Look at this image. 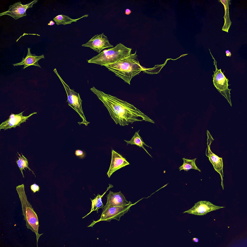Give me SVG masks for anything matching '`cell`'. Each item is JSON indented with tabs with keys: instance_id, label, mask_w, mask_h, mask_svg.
Wrapping results in <instances>:
<instances>
[{
	"instance_id": "1",
	"label": "cell",
	"mask_w": 247,
	"mask_h": 247,
	"mask_svg": "<svg viewBox=\"0 0 247 247\" xmlns=\"http://www.w3.org/2000/svg\"><path fill=\"white\" fill-rule=\"evenodd\" d=\"M90 90L102 102L117 124L124 126L136 121L144 120L154 123L133 105L117 97L106 94L94 87Z\"/></svg>"
},
{
	"instance_id": "2",
	"label": "cell",
	"mask_w": 247,
	"mask_h": 247,
	"mask_svg": "<svg viewBox=\"0 0 247 247\" xmlns=\"http://www.w3.org/2000/svg\"><path fill=\"white\" fill-rule=\"evenodd\" d=\"M104 66L130 85L132 78L144 69L139 63L136 51L128 56Z\"/></svg>"
},
{
	"instance_id": "3",
	"label": "cell",
	"mask_w": 247,
	"mask_h": 247,
	"mask_svg": "<svg viewBox=\"0 0 247 247\" xmlns=\"http://www.w3.org/2000/svg\"><path fill=\"white\" fill-rule=\"evenodd\" d=\"M132 50L119 43L114 47L103 50L88 62L104 66L128 56L131 54Z\"/></svg>"
},
{
	"instance_id": "4",
	"label": "cell",
	"mask_w": 247,
	"mask_h": 247,
	"mask_svg": "<svg viewBox=\"0 0 247 247\" xmlns=\"http://www.w3.org/2000/svg\"><path fill=\"white\" fill-rule=\"evenodd\" d=\"M16 189L21 203L23 214L24 219L26 221V225L27 228L30 229L35 233L38 247L39 239L43 233L39 234L38 233L39 225L37 215L27 200L24 184L19 185L16 187Z\"/></svg>"
},
{
	"instance_id": "5",
	"label": "cell",
	"mask_w": 247,
	"mask_h": 247,
	"mask_svg": "<svg viewBox=\"0 0 247 247\" xmlns=\"http://www.w3.org/2000/svg\"><path fill=\"white\" fill-rule=\"evenodd\" d=\"M54 71L60 79L65 88L67 94L68 99L67 101L68 105L73 109L80 115L82 120L81 124H84L87 126L89 122H87L84 116L82 107V101L79 94L75 92L73 90L71 89L69 86L64 82L57 72L55 69Z\"/></svg>"
},
{
	"instance_id": "6",
	"label": "cell",
	"mask_w": 247,
	"mask_h": 247,
	"mask_svg": "<svg viewBox=\"0 0 247 247\" xmlns=\"http://www.w3.org/2000/svg\"><path fill=\"white\" fill-rule=\"evenodd\" d=\"M210 53L214 60V62L215 68V71H213L214 75H212L214 85L219 92L227 100L231 106L230 91L231 89L228 88V82L229 80L227 79L222 73L221 69H218L217 66L216 62Z\"/></svg>"
},
{
	"instance_id": "7",
	"label": "cell",
	"mask_w": 247,
	"mask_h": 247,
	"mask_svg": "<svg viewBox=\"0 0 247 247\" xmlns=\"http://www.w3.org/2000/svg\"><path fill=\"white\" fill-rule=\"evenodd\" d=\"M133 205L131 204L122 206H109L102 208L103 211L100 219L96 221H94L88 227H93L96 223L101 221L110 222L113 219L119 221L121 217L127 212Z\"/></svg>"
},
{
	"instance_id": "8",
	"label": "cell",
	"mask_w": 247,
	"mask_h": 247,
	"mask_svg": "<svg viewBox=\"0 0 247 247\" xmlns=\"http://www.w3.org/2000/svg\"><path fill=\"white\" fill-rule=\"evenodd\" d=\"M82 46L89 47L99 53L104 48L113 47L103 33L95 35Z\"/></svg>"
},
{
	"instance_id": "9",
	"label": "cell",
	"mask_w": 247,
	"mask_h": 247,
	"mask_svg": "<svg viewBox=\"0 0 247 247\" xmlns=\"http://www.w3.org/2000/svg\"><path fill=\"white\" fill-rule=\"evenodd\" d=\"M38 1L34 0L26 4H22L21 2H17L9 6L7 11L1 13L0 16L5 15L10 16L15 20H17L27 15L26 10L32 7L33 5Z\"/></svg>"
},
{
	"instance_id": "10",
	"label": "cell",
	"mask_w": 247,
	"mask_h": 247,
	"mask_svg": "<svg viewBox=\"0 0 247 247\" xmlns=\"http://www.w3.org/2000/svg\"><path fill=\"white\" fill-rule=\"evenodd\" d=\"M224 207H225L215 206L209 201H200L195 204L192 208L183 213H186L195 215H203L210 212Z\"/></svg>"
},
{
	"instance_id": "11",
	"label": "cell",
	"mask_w": 247,
	"mask_h": 247,
	"mask_svg": "<svg viewBox=\"0 0 247 247\" xmlns=\"http://www.w3.org/2000/svg\"><path fill=\"white\" fill-rule=\"evenodd\" d=\"M24 111L16 114L12 113L8 118L0 124V129H4L5 130L12 128H15L17 126H20L21 124L26 122L27 120H28V118L30 116L37 113L34 112L28 116H23L22 114Z\"/></svg>"
},
{
	"instance_id": "12",
	"label": "cell",
	"mask_w": 247,
	"mask_h": 247,
	"mask_svg": "<svg viewBox=\"0 0 247 247\" xmlns=\"http://www.w3.org/2000/svg\"><path fill=\"white\" fill-rule=\"evenodd\" d=\"M107 201L106 205L102 208L109 206H122L132 204L130 201H127L120 191L114 192L110 191L107 196Z\"/></svg>"
},
{
	"instance_id": "13",
	"label": "cell",
	"mask_w": 247,
	"mask_h": 247,
	"mask_svg": "<svg viewBox=\"0 0 247 247\" xmlns=\"http://www.w3.org/2000/svg\"><path fill=\"white\" fill-rule=\"evenodd\" d=\"M129 164L130 163L121 155L112 150L111 164L107 173L108 177L110 178L116 171Z\"/></svg>"
},
{
	"instance_id": "14",
	"label": "cell",
	"mask_w": 247,
	"mask_h": 247,
	"mask_svg": "<svg viewBox=\"0 0 247 247\" xmlns=\"http://www.w3.org/2000/svg\"><path fill=\"white\" fill-rule=\"evenodd\" d=\"M206 155L208 157L210 161L212 164L215 170L220 174L221 180V185L223 189V165L222 158L219 157L213 153L211 151L210 147L208 146L206 150Z\"/></svg>"
},
{
	"instance_id": "15",
	"label": "cell",
	"mask_w": 247,
	"mask_h": 247,
	"mask_svg": "<svg viewBox=\"0 0 247 247\" xmlns=\"http://www.w3.org/2000/svg\"><path fill=\"white\" fill-rule=\"evenodd\" d=\"M30 48H28L27 55L25 58H23L22 61L19 63L13 64L14 66L24 65L23 69L31 65H34L41 68L38 63V61L41 59L45 58L44 55L37 56L35 54H32L31 52Z\"/></svg>"
},
{
	"instance_id": "16",
	"label": "cell",
	"mask_w": 247,
	"mask_h": 247,
	"mask_svg": "<svg viewBox=\"0 0 247 247\" xmlns=\"http://www.w3.org/2000/svg\"><path fill=\"white\" fill-rule=\"evenodd\" d=\"M109 186L107 188V189L106 191L101 195L99 194H98L97 196L93 199H90L92 202L91 208L90 212L86 215L82 217V218H85L90 213L93 211H97L98 213V209L101 208L102 207L103 205L102 203V198L107 192V191L110 188L113 187L112 185L111 184H109Z\"/></svg>"
},
{
	"instance_id": "17",
	"label": "cell",
	"mask_w": 247,
	"mask_h": 247,
	"mask_svg": "<svg viewBox=\"0 0 247 247\" xmlns=\"http://www.w3.org/2000/svg\"><path fill=\"white\" fill-rule=\"evenodd\" d=\"M88 16V14H86L79 18L73 19L68 16L61 14L53 18V20L55 21L57 25L62 24L65 25L71 24L73 22H76L77 21L80 19L84 17H87Z\"/></svg>"
},
{
	"instance_id": "18",
	"label": "cell",
	"mask_w": 247,
	"mask_h": 247,
	"mask_svg": "<svg viewBox=\"0 0 247 247\" xmlns=\"http://www.w3.org/2000/svg\"><path fill=\"white\" fill-rule=\"evenodd\" d=\"M139 131L140 130L137 131L135 132L134 136L130 141H127L125 140H124V141L127 143V145L129 144H131L135 145L140 147H142L146 151L151 157H152L151 156L144 147L143 145H144L148 147H150L151 148V147L146 144L144 142L142 139L139 135Z\"/></svg>"
},
{
	"instance_id": "19",
	"label": "cell",
	"mask_w": 247,
	"mask_h": 247,
	"mask_svg": "<svg viewBox=\"0 0 247 247\" xmlns=\"http://www.w3.org/2000/svg\"><path fill=\"white\" fill-rule=\"evenodd\" d=\"M229 0H220L224 6L225 14V17L224 18L225 19V23L223 27L222 30L228 32V31L231 24V22L229 18V13L228 1Z\"/></svg>"
},
{
	"instance_id": "20",
	"label": "cell",
	"mask_w": 247,
	"mask_h": 247,
	"mask_svg": "<svg viewBox=\"0 0 247 247\" xmlns=\"http://www.w3.org/2000/svg\"><path fill=\"white\" fill-rule=\"evenodd\" d=\"M196 158L193 159H185V158H182L184 161L183 165L179 167L180 171L182 170L187 171L191 169L198 170L200 172V170L196 166L195 161Z\"/></svg>"
},
{
	"instance_id": "21",
	"label": "cell",
	"mask_w": 247,
	"mask_h": 247,
	"mask_svg": "<svg viewBox=\"0 0 247 247\" xmlns=\"http://www.w3.org/2000/svg\"><path fill=\"white\" fill-rule=\"evenodd\" d=\"M21 156L20 155V157L18 156V159L16 160V161L18 165L20 170L21 173L23 175V177L24 178L22 170L23 169L25 171V168L27 169V168L29 171H31L32 173L35 175L34 172L28 167V161L27 159L22 154Z\"/></svg>"
},
{
	"instance_id": "22",
	"label": "cell",
	"mask_w": 247,
	"mask_h": 247,
	"mask_svg": "<svg viewBox=\"0 0 247 247\" xmlns=\"http://www.w3.org/2000/svg\"><path fill=\"white\" fill-rule=\"evenodd\" d=\"M75 154L76 156H78L81 158H83L85 156V154L83 152L79 150H77L75 151Z\"/></svg>"
},
{
	"instance_id": "23",
	"label": "cell",
	"mask_w": 247,
	"mask_h": 247,
	"mask_svg": "<svg viewBox=\"0 0 247 247\" xmlns=\"http://www.w3.org/2000/svg\"><path fill=\"white\" fill-rule=\"evenodd\" d=\"M30 187L31 190L34 193H35L36 192L38 191L40 189L39 186L35 184H34L31 185Z\"/></svg>"
},
{
	"instance_id": "24",
	"label": "cell",
	"mask_w": 247,
	"mask_h": 247,
	"mask_svg": "<svg viewBox=\"0 0 247 247\" xmlns=\"http://www.w3.org/2000/svg\"><path fill=\"white\" fill-rule=\"evenodd\" d=\"M207 134L208 136V138L207 140L208 141L207 144L208 146L210 147V144L211 142L213 140V139L210 134L208 130H207Z\"/></svg>"
},
{
	"instance_id": "25",
	"label": "cell",
	"mask_w": 247,
	"mask_h": 247,
	"mask_svg": "<svg viewBox=\"0 0 247 247\" xmlns=\"http://www.w3.org/2000/svg\"><path fill=\"white\" fill-rule=\"evenodd\" d=\"M131 12V11L129 9H126L125 11V14L127 15L130 14Z\"/></svg>"
},
{
	"instance_id": "26",
	"label": "cell",
	"mask_w": 247,
	"mask_h": 247,
	"mask_svg": "<svg viewBox=\"0 0 247 247\" xmlns=\"http://www.w3.org/2000/svg\"><path fill=\"white\" fill-rule=\"evenodd\" d=\"M226 55L227 56L230 57L231 55V54L229 50H227L226 51Z\"/></svg>"
},
{
	"instance_id": "27",
	"label": "cell",
	"mask_w": 247,
	"mask_h": 247,
	"mask_svg": "<svg viewBox=\"0 0 247 247\" xmlns=\"http://www.w3.org/2000/svg\"><path fill=\"white\" fill-rule=\"evenodd\" d=\"M55 24V23L52 21H50L49 23L48 24V25L49 26H52L54 25Z\"/></svg>"
},
{
	"instance_id": "28",
	"label": "cell",
	"mask_w": 247,
	"mask_h": 247,
	"mask_svg": "<svg viewBox=\"0 0 247 247\" xmlns=\"http://www.w3.org/2000/svg\"><path fill=\"white\" fill-rule=\"evenodd\" d=\"M192 240L195 242H197L199 241V239L197 238H194L192 239Z\"/></svg>"
}]
</instances>
